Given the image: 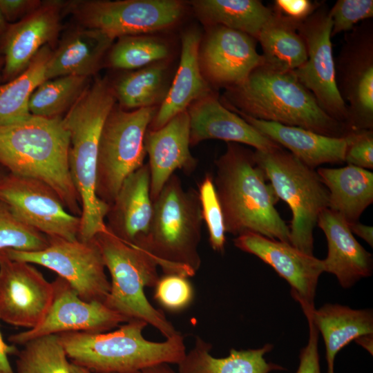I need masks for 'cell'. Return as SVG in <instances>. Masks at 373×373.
<instances>
[{
  "instance_id": "obj_8",
  "label": "cell",
  "mask_w": 373,
  "mask_h": 373,
  "mask_svg": "<svg viewBox=\"0 0 373 373\" xmlns=\"http://www.w3.org/2000/svg\"><path fill=\"white\" fill-rule=\"evenodd\" d=\"M254 157L278 199L291 209V245L313 255V231L320 213L329 207V191L317 171L283 147L255 150Z\"/></svg>"
},
{
  "instance_id": "obj_41",
  "label": "cell",
  "mask_w": 373,
  "mask_h": 373,
  "mask_svg": "<svg viewBox=\"0 0 373 373\" xmlns=\"http://www.w3.org/2000/svg\"><path fill=\"white\" fill-rule=\"evenodd\" d=\"M346 150L344 162L364 169H373V130H351L344 136Z\"/></svg>"
},
{
  "instance_id": "obj_15",
  "label": "cell",
  "mask_w": 373,
  "mask_h": 373,
  "mask_svg": "<svg viewBox=\"0 0 373 373\" xmlns=\"http://www.w3.org/2000/svg\"><path fill=\"white\" fill-rule=\"evenodd\" d=\"M52 283L53 298L45 318L37 327L10 335L11 344L23 345L36 338L64 332H106L128 321L104 303L82 300L61 277Z\"/></svg>"
},
{
  "instance_id": "obj_47",
  "label": "cell",
  "mask_w": 373,
  "mask_h": 373,
  "mask_svg": "<svg viewBox=\"0 0 373 373\" xmlns=\"http://www.w3.org/2000/svg\"><path fill=\"white\" fill-rule=\"evenodd\" d=\"M169 363H159L147 367L136 373H175Z\"/></svg>"
},
{
  "instance_id": "obj_28",
  "label": "cell",
  "mask_w": 373,
  "mask_h": 373,
  "mask_svg": "<svg viewBox=\"0 0 373 373\" xmlns=\"http://www.w3.org/2000/svg\"><path fill=\"white\" fill-rule=\"evenodd\" d=\"M317 173L329 191L328 209L348 224L358 221L373 202V173L347 164L341 168H319Z\"/></svg>"
},
{
  "instance_id": "obj_3",
  "label": "cell",
  "mask_w": 373,
  "mask_h": 373,
  "mask_svg": "<svg viewBox=\"0 0 373 373\" xmlns=\"http://www.w3.org/2000/svg\"><path fill=\"white\" fill-rule=\"evenodd\" d=\"M69 134L62 118L29 117L0 125V165L8 173L49 185L65 208L80 216V200L68 162Z\"/></svg>"
},
{
  "instance_id": "obj_34",
  "label": "cell",
  "mask_w": 373,
  "mask_h": 373,
  "mask_svg": "<svg viewBox=\"0 0 373 373\" xmlns=\"http://www.w3.org/2000/svg\"><path fill=\"white\" fill-rule=\"evenodd\" d=\"M84 76H63L47 79L33 92L29 102L32 115L57 117L68 111L88 85Z\"/></svg>"
},
{
  "instance_id": "obj_20",
  "label": "cell",
  "mask_w": 373,
  "mask_h": 373,
  "mask_svg": "<svg viewBox=\"0 0 373 373\" xmlns=\"http://www.w3.org/2000/svg\"><path fill=\"white\" fill-rule=\"evenodd\" d=\"M61 8L60 1L41 3L7 28L3 45L5 79H13L19 75L36 54L57 37L60 30Z\"/></svg>"
},
{
  "instance_id": "obj_4",
  "label": "cell",
  "mask_w": 373,
  "mask_h": 373,
  "mask_svg": "<svg viewBox=\"0 0 373 373\" xmlns=\"http://www.w3.org/2000/svg\"><path fill=\"white\" fill-rule=\"evenodd\" d=\"M116 98L108 80L88 85L62 118L70 138L69 169L80 200L82 213L77 239L87 241L104 230L109 205L97 195L96 173L102 128Z\"/></svg>"
},
{
  "instance_id": "obj_13",
  "label": "cell",
  "mask_w": 373,
  "mask_h": 373,
  "mask_svg": "<svg viewBox=\"0 0 373 373\" xmlns=\"http://www.w3.org/2000/svg\"><path fill=\"white\" fill-rule=\"evenodd\" d=\"M332 26L329 10L321 3L307 19L296 23L306 45L307 57L291 72L328 115L347 126V109L336 82Z\"/></svg>"
},
{
  "instance_id": "obj_42",
  "label": "cell",
  "mask_w": 373,
  "mask_h": 373,
  "mask_svg": "<svg viewBox=\"0 0 373 373\" xmlns=\"http://www.w3.org/2000/svg\"><path fill=\"white\" fill-rule=\"evenodd\" d=\"M309 325L307 344L300 352L299 365L296 373H321L318 350V330L312 318L305 314Z\"/></svg>"
},
{
  "instance_id": "obj_21",
  "label": "cell",
  "mask_w": 373,
  "mask_h": 373,
  "mask_svg": "<svg viewBox=\"0 0 373 373\" xmlns=\"http://www.w3.org/2000/svg\"><path fill=\"white\" fill-rule=\"evenodd\" d=\"M187 112L191 146L206 140L218 139L244 144L260 151L282 147L225 107L213 93L193 102Z\"/></svg>"
},
{
  "instance_id": "obj_33",
  "label": "cell",
  "mask_w": 373,
  "mask_h": 373,
  "mask_svg": "<svg viewBox=\"0 0 373 373\" xmlns=\"http://www.w3.org/2000/svg\"><path fill=\"white\" fill-rule=\"evenodd\" d=\"M52 53L48 45L44 46L19 75L0 86V125L15 123L31 115L30 97L46 80V68Z\"/></svg>"
},
{
  "instance_id": "obj_16",
  "label": "cell",
  "mask_w": 373,
  "mask_h": 373,
  "mask_svg": "<svg viewBox=\"0 0 373 373\" xmlns=\"http://www.w3.org/2000/svg\"><path fill=\"white\" fill-rule=\"evenodd\" d=\"M52 282L31 263L12 260L0 251V320L13 326L37 327L53 298Z\"/></svg>"
},
{
  "instance_id": "obj_12",
  "label": "cell",
  "mask_w": 373,
  "mask_h": 373,
  "mask_svg": "<svg viewBox=\"0 0 373 373\" xmlns=\"http://www.w3.org/2000/svg\"><path fill=\"white\" fill-rule=\"evenodd\" d=\"M336 82L348 113V131L373 130V23L362 21L345 35L335 59Z\"/></svg>"
},
{
  "instance_id": "obj_14",
  "label": "cell",
  "mask_w": 373,
  "mask_h": 373,
  "mask_svg": "<svg viewBox=\"0 0 373 373\" xmlns=\"http://www.w3.org/2000/svg\"><path fill=\"white\" fill-rule=\"evenodd\" d=\"M0 200L21 221L48 237L77 239L80 217L68 212L44 182L5 173L0 179Z\"/></svg>"
},
{
  "instance_id": "obj_1",
  "label": "cell",
  "mask_w": 373,
  "mask_h": 373,
  "mask_svg": "<svg viewBox=\"0 0 373 373\" xmlns=\"http://www.w3.org/2000/svg\"><path fill=\"white\" fill-rule=\"evenodd\" d=\"M213 178L226 233L254 232L291 244L290 229L277 211L278 198L254 151L234 142L215 161Z\"/></svg>"
},
{
  "instance_id": "obj_24",
  "label": "cell",
  "mask_w": 373,
  "mask_h": 373,
  "mask_svg": "<svg viewBox=\"0 0 373 373\" xmlns=\"http://www.w3.org/2000/svg\"><path fill=\"white\" fill-rule=\"evenodd\" d=\"M201 39L200 32L195 29L187 30L182 34L181 55L177 72L149 130L160 128L175 115L187 111L193 102L213 93L199 64Z\"/></svg>"
},
{
  "instance_id": "obj_37",
  "label": "cell",
  "mask_w": 373,
  "mask_h": 373,
  "mask_svg": "<svg viewBox=\"0 0 373 373\" xmlns=\"http://www.w3.org/2000/svg\"><path fill=\"white\" fill-rule=\"evenodd\" d=\"M48 245L47 236L21 221L0 200V251H37Z\"/></svg>"
},
{
  "instance_id": "obj_10",
  "label": "cell",
  "mask_w": 373,
  "mask_h": 373,
  "mask_svg": "<svg viewBox=\"0 0 373 373\" xmlns=\"http://www.w3.org/2000/svg\"><path fill=\"white\" fill-rule=\"evenodd\" d=\"M70 4L84 27L100 30L114 40L165 30L185 12V3L179 0H91Z\"/></svg>"
},
{
  "instance_id": "obj_2",
  "label": "cell",
  "mask_w": 373,
  "mask_h": 373,
  "mask_svg": "<svg viewBox=\"0 0 373 373\" xmlns=\"http://www.w3.org/2000/svg\"><path fill=\"white\" fill-rule=\"evenodd\" d=\"M221 103L252 118L344 137L347 126L328 115L291 71L262 64L238 85L225 88Z\"/></svg>"
},
{
  "instance_id": "obj_11",
  "label": "cell",
  "mask_w": 373,
  "mask_h": 373,
  "mask_svg": "<svg viewBox=\"0 0 373 373\" xmlns=\"http://www.w3.org/2000/svg\"><path fill=\"white\" fill-rule=\"evenodd\" d=\"M48 246L40 251L3 249L12 260L46 267L66 280L82 300L104 303L111 283L95 237L87 241L48 237Z\"/></svg>"
},
{
  "instance_id": "obj_31",
  "label": "cell",
  "mask_w": 373,
  "mask_h": 373,
  "mask_svg": "<svg viewBox=\"0 0 373 373\" xmlns=\"http://www.w3.org/2000/svg\"><path fill=\"white\" fill-rule=\"evenodd\" d=\"M190 4L208 27L222 26L245 32L256 40L273 12L272 8L259 0H194Z\"/></svg>"
},
{
  "instance_id": "obj_5",
  "label": "cell",
  "mask_w": 373,
  "mask_h": 373,
  "mask_svg": "<svg viewBox=\"0 0 373 373\" xmlns=\"http://www.w3.org/2000/svg\"><path fill=\"white\" fill-rule=\"evenodd\" d=\"M146 325L144 321L131 320L111 332L58 336L70 362L92 373H136L159 363L178 365L186 353L182 334L163 342L151 341L142 334Z\"/></svg>"
},
{
  "instance_id": "obj_7",
  "label": "cell",
  "mask_w": 373,
  "mask_h": 373,
  "mask_svg": "<svg viewBox=\"0 0 373 373\" xmlns=\"http://www.w3.org/2000/svg\"><path fill=\"white\" fill-rule=\"evenodd\" d=\"M95 238L111 281L104 304L128 321L140 320L156 328L166 338L179 332L164 314L148 300L144 289L153 287L158 278L157 265L146 250L127 244L106 228Z\"/></svg>"
},
{
  "instance_id": "obj_32",
  "label": "cell",
  "mask_w": 373,
  "mask_h": 373,
  "mask_svg": "<svg viewBox=\"0 0 373 373\" xmlns=\"http://www.w3.org/2000/svg\"><path fill=\"white\" fill-rule=\"evenodd\" d=\"M171 83L169 64L164 60L124 73L112 86L119 106L125 110H135L159 108Z\"/></svg>"
},
{
  "instance_id": "obj_38",
  "label": "cell",
  "mask_w": 373,
  "mask_h": 373,
  "mask_svg": "<svg viewBox=\"0 0 373 373\" xmlns=\"http://www.w3.org/2000/svg\"><path fill=\"white\" fill-rule=\"evenodd\" d=\"M201 214L205 223L211 248L223 253L226 243V230L221 205L216 193L213 177L207 174L198 186Z\"/></svg>"
},
{
  "instance_id": "obj_9",
  "label": "cell",
  "mask_w": 373,
  "mask_h": 373,
  "mask_svg": "<svg viewBox=\"0 0 373 373\" xmlns=\"http://www.w3.org/2000/svg\"><path fill=\"white\" fill-rule=\"evenodd\" d=\"M158 107L133 111L113 108L100 133L96 194L110 205L125 179L143 166L145 137Z\"/></svg>"
},
{
  "instance_id": "obj_23",
  "label": "cell",
  "mask_w": 373,
  "mask_h": 373,
  "mask_svg": "<svg viewBox=\"0 0 373 373\" xmlns=\"http://www.w3.org/2000/svg\"><path fill=\"white\" fill-rule=\"evenodd\" d=\"M317 224L327 241V256L323 260L324 271L334 274L343 288L372 275V254L356 240L341 215L325 209L320 213Z\"/></svg>"
},
{
  "instance_id": "obj_18",
  "label": "cell",
  "mask_w": 373,
  "mask_h": 373,
  "mask_svg": "<svg viewBox=\"0 0 373 373\" xmlns=\"http://www.w3.org/2000/svg\"><path fill=\"white\" fill-rule=\"evenodd\" d=\"M239 249L253 254L271 266L289 284L292 297L300 305L314 307L318 278L324 272L323 260L289 243L245 232L233 240Z\"/></svg>"
},
{
  "instance_id": "obj_50",
  "label": "cell",
  "mask_w": 373,
  "mask_h": 373,
  "mask_svg": "<svg viewBox=\"0 0 373 373\" xmlns=\"http://www.w3.org/2000/svg\"><path fill=\"white\" fill-rule=\"evenodd\" d=\"M7 28L6 21L0 10V35L5 33Z\"/></svg>"
},
{
  "instance_id": "obj_17",
  "label": "cell",
  "mask_w": 373,
  "mask_h": 373,
  "mask_svg": "<svg viewBox=\"0 0 373 373\" xmlns=\"http://www.w3.org/2000/svg\"><path fill=\"white\" fill-rule=\"evenodd\" d=\"M256 44L257 40L245 32L218 25L209 26L198 52L203 77L215 87L240 84L264 63Z\"/></svg>"
},
{
  "instance_id": "obj_25",
  "label": "cell",
  "mask_w": 373,
  "mask_h": 373,
  "mask_svg": "<svg viewBox=\"0 0 373 373\" xmlns=\"http://www.w3.org/2000/svg\"><path fill=\"white\" fill-rule=\"evenodd\" d=\"M235 113L312 169L326 163L344 162L347 144L345 137L326 136L300 127L259 120L240 113Z\"/></svg>"
},
{
  "instance_id": "obj_49",
  "label": "cell",
  "mask_w": 373,
  "mask_h": 373,
  "mask_svg": "<svg viewBox=\"0 0 373 373\" xmlns=\"http://www.w3.org/2000/svg\"><path fill=\"white\" fill-rule=\"evenodd\" d=\"M70 373H92L88 370L81 367L74 363H70Z\"/></svg>"
},
{
  "instance_id": "obj_36",
  "label": "cell",
  "mask_w": 373,
  "mask_h": 373,
  "mask_svg": "<svg viewBox=\"0 0 373 373\" xmlns=\"http://www.w3.org/2000/svg\"><path fill=\"white\" fill-rule=\"evenodd\" d=\"M16 356V373H70V362L58 334L26 342Z\"/></svg>"
},
{
  "instance_id": "obj_26",
  "label": "cell",
  "mask_w": 373,
  "mask_h": 373,
  "mask_svg": "<svg viewBox=\"0 0 373 373\" xmlns=\"http://www.w3.org/2000/svg\"><path fill=\"white\" fill-rule=\"evenodd\" d=\"M113 41L96 29L84 27L73 31L52 52L46 68V80L69 75L89 77L97 71Z\"/></svg>"
},
{
  "instance_id": "obj_6",
  "label": "cell",
  "mask_w": 373,
  "mask_h": 373,
  "mask_svg": "<svg viewBox=\"0 0 373 373\" xmlns=\"http://www.w3.org/2000/svg\"><path fill=\"white\" fill-rule=\"evenodd\" d=\"M153 208L147 235L133 245L150 254L164 274L193 276L201 265L198 247L203 223L198 191L185 189L174 173Z\"/></svg>"
},
{
  "instance_id": "obj_27",
  "label": "cell",
  "mask_w": 373,
  "mask_h": 373,
  "mask_svg": "<svg viewBox=\"0 0 373 373\" xmlns=\"http://www.w3.org/2000/svg\"><path fill=\"white\" fill-rule=\"evenodd\" d=\"M323 336L327 373H334V359L338 352L358 337L373 334V313L370 309H354L339 304L327 303L318 309L300 305Z\"/></svg>"
},
{
  "instance_id": "obj_51",
  "label": "cell",
  "mask_w": 373,
  "mask_h": 373,
  "mask_svg": "<svg viewBox=\"0 0 373 373\" xmlns=\"http://www.w3.org/2000/svg\"><path fill=\"white\" fill-rule=\"evenodd\" d=\"M5 174L4 172H3L1 169H0V179L1 178V177Z\"/></svg>"
},
{
  "instance_id": "obj_44",
  "label": "cell",
  "mask_w": 373,
  "mask_h": 373,
  "mask_svg": "<svg viewBox=\"0 0 373 373\" xmlns=\"http://www.w3.org/2000/svg\"><path fill=\"white\" fill-rule=\"evenodd\" d=\"M41 4L37 0H0V10L6 21H14L23 18Z\"/></svg>"
},
{
  "instance_id": "obj_35",
  "label": "cell",
  "mask_w": 373,
  "mask_h": 373,
  "mask_svg": "<svg viewBox=\"0 0 373 373\" xmlns=\"http://www.w3.org/2000/svg\"><path fill=\"white\" fill-rule=\"evenodd\" d=\"M170 54L168 44L149 35L122 37L117 39L108 51V62L116 69H139L153 63L166 60Z\"/></svg>"
},
{
  "instance_id": "obj_46",
  "label": "cell",
  "mask_w": 373,
  "mask_h": 373,
  "mask_svg": "<svg viewBox=\"0 0 373 373\" xmlns=\"http://www.w3.org/2000/svg\"><path fill=\"white\" fill-rule=\"evenodd\" d=\"M352 233L361 238L372 247L373 246V228L372 226L366 225L358 221L348 224Z\"/></svg>"
},
{
  "instance_id": "obj_48",
  "label": "cell",
  "mask_w": 373,
  "mask_h": 373,
  "mask_svg": "<svg viewBox=\"0 0 373 373\" xmlns=\"http://www.w3.org/2000/svg\"><path fill=\"white\" fill-rule=\"evenodd\" d=\"M356 343L365 349L371 355L373 353V334L363 335L355 340Z\"/></svg>"
},
{
  "instance_id": "obj_43",
  "label": "cell",
  "mask_w": 373,
  "mask_h": 373,
  "mask_svg": "<svg viewBox=\"0 0 373 373\" xmlns=\"http://www.w3.org/2000/svg\"><path fill=\"white\" fill-rule=\"evenodd\" d=\"M320 4L309 0H276L272 10L288 19L298 23L310 16Z\"/></svg>"
},
{
  "instance_id": "obj_30",
  "label": "cell",
  "mask_w": 373,
  "mask_h": 373,
  "mask_svg": "<svg viewBox=\"0 0 373 373\" xmlns=\"http://www.w3.org/2000/svg\"><path fill=\"white\" fill-rule=\"evenodd\" d=\"M264 64L282 71H293L307 60V48L296 23L273 10L257 37Z\"/></svg>"
},
{
  "instance_id": "obj_19",
  "label": "cell",
  "mask_w": 373,
  "mask_h": 373,
  "mask_svg": "<svg viewBox=\"0 0 373 373\" xmlns=\"http://www.w3.org/2000/svg\"><path fill=\"white\" fill-rule=\"evenodd\" d=\"M190 120L187 111L182 112L157 130H148L145 149L149 155L151 198L156 199L176 170L191 173L198 161L190 152Z\"/></svg>"
},
{
  "instance_id": "obj_22",
  "label": "cell",
  "mask_w": 373,
  "mask_h": 373,
  "mask_svg": "<svg viewBox=\"0 0 373 373\" xmlns=\"http://www.w3.org/2000/svg\"><path fill=\"white\" fill-rule=\"evenodd\" d=\"M153 209L150 169L145 164L123 182L109 205L106 227L122 241L135 245L147 235Z\"/></svg>"
},
{
  "instance_id": "obj_40",
  "label": "cell",
  "mask_w": 373,
  "mask_h": 373,
  "mask_svg": "<svg viewBox=\"0 0 373 373\" xmlns=\"http://www.w3.org/2000/svg\"><path fill=\"white\" fill-rule=\"evenodd\" d=\"M332 20V37L350 32L360 21L373 17L372 0H338L329 10Z\"/></svg>"
},
{
  "instance_id": "obj_39",
  "label": "cell",
  "mask_w": 373,
  "mask_h": 373,
  "mask_svg": "<svg viewBox=\"0 0 373 373\" xmlns=\"http://www.w3.org/2000/svg\"><path fill=\"white\" fill-rule=\"evenodd\" d=\"M154 287V298L164 309L179 312L186 309L194 298L193 287L188 277L164 274Z\"/></svg>"
},
{
  "instance_id": "obj_45",
  "label": "cell",
  "mask_w": 373,
  "mask_h": 373,
  "mask_svg": "<svg viewBox=\"0 0 373 373\" xmlns=\"http://www.w3.org/2000/svg\"><path fill=\"white\" fill-rule=\"evenodd\" d=\"M19 350L17 345L6 343L0 331V373H16L13 370L8 359V356L16 355Z\"/></svg>"
},
{
  "instance_id": "obj_29",
  "label": "cell",
  "mask_w": 373,
  "mask_h": 373,
  "mask_svg": "<svg viewBox=\"0 0 373 373\" xmlns=\"http://www.w3.org/2000/svg\"><path fill=\"white\" fill-rule=\"evenodd\" d=\"M273 347L267 343L257 349H231L227 357L216 358L211 354L212 345L196 336L193 347L178 365V373H270L286 370L280 365L266 361L264 356Z\"/></svg>"
}]
</instances>
